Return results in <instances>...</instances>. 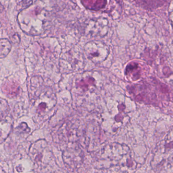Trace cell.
Returning a JSON list of instances; mask_svg holds the SVG:
<instances>
[{
  "instance_id": "1",
  "label": "cell",
  "mask_w": 173,
  "mask_h": 173,
  "mask_svg": "<svg viewBox=\"0 0 173 173\" xmlns=\"http://www.w3.org/2000/svg\"><path fill=\"white\" fill-rule=\"evenodd\" d=\"M154 161L158 170L173 172V128L158 146Z\"/></svg>"
},
{
  "instance_id": "2",
  "label": "cell",
  "mask_w": 173,
  "mask_h": 173,
  "mask_svg": "<svg viewBox=\"0 0 173 173\" xmlns=\"http://www.w3.org/2000/svg\"><path fill=\"white\" fill-rule=\"evenodd\" d=\"M13 119L7 102L0 99V143L9 135L12 130Z\"/></svg>"
},
{
  "instance_id": "3",
  "label": "cell",
  "mask_w": 173,
  "mask_h": 173,
  "mask_svg": "<svg viewBox=\"0 0 173 173\" xmlns=\"http://www.w3.org/2000/svg\"><path fill=\"white\" fill-rule=\"evenodd\" d=\"M10 41L5 38L0 39V58H5L11 50Z\"/></svg>"
},
{
  "instance_id": "4",
  "label": "cell",
  "mask_w": 173,
  "mask_h": 173,
  "mask_svg": "<svg viewBox=\"0 0 173 173\" xmlns=\"http://www.w3.org/2000/svg\"><path fill=\"white\" fill-rule=\"evenodd\" d=\"M32 1H23L20 2L19 5L21 6V8L25 9L31 5L32 3Z\"/></svg>"
},
{
  "instance_id": "5",
  "label": "cell",
  "mask_w": 173,
  "mask_h": 173,
  "mask_svg": "<svg viewBox=\"0 0 173 173\" xmlns=\"http://www.w3.org/2000/svg\"><path fill=\"white\" fill-rule=\"evenodd\" d=\"M12 42L14 44H18L20 42L19 36L18 34H14L12 37L11 38Z\"/></svg>"
},
{
  "instance_id": "6",
  "label": "cell",
  "mask_w": 173,
  "mask_h": 173,
  "mask_svg": "<svg viewBox=\"0 0 173 173\" xmlns=\"http://www.w3.org/2000/svg\"><path fill=\"white\" fill-rule=\"evenodd\" d=\"M3 9H4V7L1 4H0V12L3 11Z\"/></svg>"
}]
</instances>
